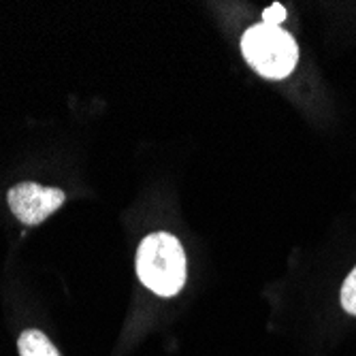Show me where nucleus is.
<instances>
[{"label":"nucleus","mask_w":356,"mask_h":356,"mask_svg":"<svg viewBox=\"0 0 356 356\" xmlns=\"http://www.w3.org/2000/svg\"><path fill=\"white\" fill-rule=\"evenodd\" d=\"M7 199L11 211L19 222L35 226L47 220L58 207H62L67 201V194L58 188H45L35 181H24L9 190Z\"/></svg>","instance_id":"7ed1b4c3"},{"label":"nucleus","mask_w":356,"mask_h":356,"mask_svg":"<svg viewBox=\"0 0 356 356\" xmlns=\"http://www.w3.org/2000/svg\"><path fill=\"white\" fill-rule=\"evenodd\" d=\"M19 356H60L49 337L37 329L24 331L17 339Z\"/></svg>","instance_id":"20e7f679"},{"label":"nucleus","mask_w":356,"mask_h":356,"mask_svg":"<svg viewBox=\"0 0 356 356\" xmlns=\"http://www.w3.org/2000/svg\"><path fill=\"white\" fill-rule=\"evenodd\" d=\"M284 19H286V9L280 3H273L271 7L263 11V24L267 26H280Z\"/></svg>","instance_id":"423d86ee"},{"label":"nucleus","mask_w":356,"mask_h":356,"mask_svg":"<svg viewBox=\"0 0 356 356\" xmlns=\"http://www.w3.org/2000/svg\"><path fill=\"white\" fill-rule=\"evenodd\" d=\"M137 275L158 297H175L186 284V254L171 233H152L137 250Z\"/></svg>","instance_id":"f257e3e1"},{"label":"nucleus","mask_w":356,"mask_h":356,"mask_svg":"<svg viewBox=\"0 0 356 356\" xmlns=\"http://www.w3.org/2000/svg\"><path fill=\"white\" fill-rule=\"evenodd\" d=\"M241 54L250 67L267 79H284L295 71L299 47L280 26L256 24L241 37Z\"/></svg>","instance_id":"f03ea898"},{"label":"nucleus","mask_w":356,"mask_h":356,"mask_svg":"<svg viewBox=\"0 0 356 356\" xmlns=\"http://www.w3.org/2000/svg\"><path fill=\"white\" fill-rule=\"evenodd\" d=\"M341 305L348 314L356 316V267L352 269V273L346 277L343 288H341Z\"/></svg>","instance_id":"39448f33"}]
</instances>
